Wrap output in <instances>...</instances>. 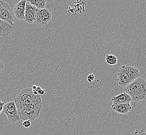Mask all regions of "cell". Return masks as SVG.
<instances>
[{
  "label": "cell",
  "mask_w": 146,
  "mask_h": 135,
  "mask_svg": "<svg viewBox=\"0 0 146 135\" xmlns=\"http://www.w3.org/2000/svg\"><path fill=\"white\" fill-rule=\"evenodd\" d=\"M125 93L131 97L132 101L146 100V81L139 77L125 87Z\"/></svg>",
  "instance_id": "6da1fadb"
},
{
  "label": "cell",
  "mask_w": 146,
  "mask_h": 135,
  "mask_svg": "<svg viewBox=\"0 0 146 135\" xmlns=\"http://www.w3.org/2000/svg\"><path fill=\"white\" fill-rule=\"evenodd\" d=\"M140 72L137 68L129 65L120 67L117 73V81L121 86L125 87L140 77Z\"/></svg>",
  "instance_id": "7a4b0ae2"
},
{
  "label": "cell",
  "mask_w": 146,
  "mask_h": 135,
  "mask_svg": "<svg viewBox=\"0 0 146 135\" xmlns=\"http://www.w3.org/2000/svg\"><path fill=\"white\" fill-rule=\"evenodd\" d=\"M21 120L33 121L38 118L42 108V103L16 106Z\"/></svg>",
  "instance_id": "3957f363"
},
{
  "label": "cell",
  "mask_w": 146,
  "mask_h": 135,
  "mask_svg": "<svg viewBox=\"0 0 146 135\" xmlns=\"http://www.w3.org/2000/svg\"><path fill=\"white\" fill-rule=\"evenodd\" d=\"M14 103L16 106L31 105L33 103H42L41 96L35 95L32 88L23 89L17 97H14Z\"/></svg>",
  "instance_id": "277c9868"
},
{
  "label": "cell",
  "mask_w": 146,
  "mask_h": 135,
  "mask_svg": "<svg viewBox=\"0 0 146 135\" xmlns=\"http://www.w3.org/2000/svg\"><path fill=\"white\" fill-rule=\"evenodd\" d=\"M3 112L6 115L9 123L13 124L21 121V118L14 101H10L5 103L3 107Z\"/></svg>",
  "instance_id": "5b68a950"
},
{
  "label": "cell",
  "mask_w": 146,
  "mask_h": 135,
  "mask_svg": "<svg viewBox=\"0 0 146 135\" xmlns=\"http://www.w3.org/2000/svg\"><path fill=\"white\" fill-rule=\"evenodd\" d=\"M14 18L13 11L9 4L0 1V19L14 26Z\"/></svg>",
  "instance_id": "8992f818"
},
{
  "label": "cell",
  "mask_w": 146,
  "mask_h": 135,
  "mask_svg": "<svg viewBox=\"0 0 146 135\" xmlns=\"http://www.w3.org/2000/svg\"><path fill=\"white\" fill-rule=\"evenodd\" d=\"M52 18V13L48 9H38L34 24L38 26H44Z\"/></svg>",
  "instance_id": "52a82bcc"
},
{
  "label": "cell",
  "mask_w": 146,
  "mask_h": 135,
  "mask_svg": "<svg viewBox=\"0 0 146 135\" xmlns=\"http://www.w3.org/2000/svg\"><path fill=\"white\" fill-rule=\"evenodd\" d=\"M38 9L28 1H27L23 21L28 24H34Z\"/></svg>",
  "instance_id": "ba28073f"
},
{
  "label": "cell",
  "mask_w": 146,
  "mask_h": 135,
  "mask_svg": "<svg viewBox=\"0 0 146 135\" xmlns=\"http://www.w3.org/2000/svg\"><path fill=\"white\" fill-rule=\"evenodd\" d=\"M26 2V0H21L14 5L13 11L14 17L16 19L19 20H23Z\"/></svg>",
  "instance_id": "9c48e42d"
},
{
  "label": "cell",
  "mask_w": 146,
  "mask_h": 135,
  "mask_svg": "<svg viewBox=\"0 0 146 135\" xmlns=\"http://www.w3.org/2000/svg\"><path fill=\"white\" fill-rule=\"evenodd\" d=\"M111 109L117 113L126 114L132 109V107L130 103H113L111 106Z\"/></svg>",
  "instance_id": "30bf717a"
},
{
  "label": "cell",
  "mask_w": 146,
  "mask_h": 135,
  "mask_svg": "<svg viewBox=\"0 0 146 135\" xmlns=\"http://www.w3.org/2000/svg\"><path fill=\"white\" fill-rule=\"evenodd\" d=\"M14 29V26L0 19V37L6 36L12 34Z\"/></svg>",
  "instance_id": "8fae6325"
},
{
  "label": "cell",
  "mask_w": 146,
  "mask_h": 135,
  "mask_svg": "<svg viewBox=\"0 0 146 135\" xmlns=\"http://www.w3.org/2000/svg\"><path fill=\"white\" fill-rule=\"evenodd\" d=\"M113 103H131L132 99L129 94L126 93H123L117 96H114L111 98Z\"/></svg>",
  "instance_id": "7c38bea8"
},
{
  "label": "cell",
  "mask_w": 146,
  "mask_h": 135,
  "mask_svg": "<svg viewBox=\"0 0 146 135\" xmlns=\"http://www.w3.org/2000/svg\"><path fill=\"white\" fill-rule=\"evenodd\" d=\"M28 1L38 9H44L47 2L46 0H29Z\"/></svg>",
  "instance_id": "4fadbf2b"
},
{
  "label": "cell",
  "mask_w": 146,
  "mask_h": 135,
  "mask_svg": "<svg viewBox=\"0 0 146 135\" xmlns=\"http://www.w3.org/2000/svg\"><path fill=\"white\" fill-rule=\"evenodd\" d=\"M106 62L109 65H116L117 62V57L113 55H107L106 56Z\"/></svg>",
  "instance_id": "5bb4252c"
},
{
  "label": "cell",
  "mask_w": 146,
  "mask_h": 135,
  "mask_svg": "<svg viewBox=\"0 0 146 135\" xmlns=\"http://www.w3.org/2000/svg\"><path fill=\"white\" fill-rule=\"evenodd\" d=\"M129 135H146V130L141 129L140 130H136L134 132H131Z\"/></svg>",
  "instance_id": "9a60e30c"
},
{
  "label": "cell",
  "mask_w": 146,
  "mask_h": 135,
  "mask_svg": "<svg viewBox=\"0 0 146 135\" xmlns=\"http://www.w3.org/2000/svg\"><path fill=\"white\" fill-rule=\"evenodd\" d=\"M31 123L30 120H25L23 122V126L25 128H29L31 126Z\"/></svg>",
  "instance_id": "2e32d148"
},
{
  "label": "cell",
  "mask_w": 146,
  "mask_h": 135,
  "mask_svg": "<svg viewBox=\"0 0 146 135\" xmlns=\"http://www.w3.org/2000/svg\"><path fill=\"white\" fill-rule=\"evenodd\" d=\"M94 79H95V75H94V74L90 73L87 77V80L88 82L92 83L93 82Z\"/></svg>",
  "instance_id": "e0dca14e"
},
{
  "label": "cell",
  "mask_w": 146,
  "mask_h": 135,
  "mask_svg": "<svg viewBox=\"0 0 146 135\" xmlns=\"http://www.w3.org/2000/svg\"><path fill=\"white\" fill-rule=\"evenodd\" d=\"M4 69V62L2 60L0 59V73L3 71Z\"/></svg>",
  "instance_id": "ac0fdd59"
},
{
  "label": "cell",
  "mask_w": 146,
  "mask_h": 135,
  "mask_svg": "<svg viewBox=\"0 0 146 135\" xmlns=\"http://www.w3.org/2000/svg\"><path fill=\"white\" fill-rule=\"evenodd\" d=\"M4 104H5V103L2 102L0 99V114L2 113V112L3 111V107H4Z\"/></svg>",
  "instance_id": "d6986e66"
},
{
  "label": "cell",
  "mask_w": 146,
  "mask_h": 135,
  "mask_svg": "<svg viewBox=\"0 0 146 135\" xmlns=\"http://www.w3.org/2000/svg\"><path fill=\"white\" fill-rule=\"evenodd\" d=\"M45 89H41L40 90H39L38 91V95H40V96L41 95H44L45 94Z\"/></svg>",
  "instance_id": "ffe728a7"
},
{
  "label": "cell",
  "mask_w": 146,
  "mask_h": 135,
  "mask_svg": "<svg viewBox=\"0 0 146 135\" xmlns=\"http://www.w3.org/2000/svg\"><path fill=\"white\" fill-rule=\"evenodd\" d=\"M37 87H38V86H36V85H33V87H32V89H33V90H35V89H36V88H37Z\"/></svg>",
  "instance_id": "44dd1931"
},
{
  "label": "cell",
  "mask_w": 146,
  "mask_h": 135,
  "mask_svg": "<svg viewBox=\"0 0 146 135\" xmlns=\"http://www.w3.org/2000/svg\"><path fill=\"white\" fill-rule=\"evenodd\" d=\"M0 52H1V50H0Z\"/></svg>",
  "instance_id": "7402d4cb"
}]
</instances>
